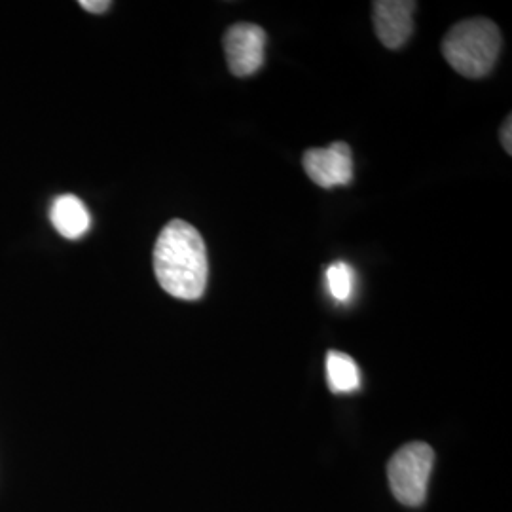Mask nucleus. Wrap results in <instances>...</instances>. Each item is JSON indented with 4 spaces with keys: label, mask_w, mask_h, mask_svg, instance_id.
<instances>
[{
    "label": "nucleus",
    "mask_w": 512,
    "mask_h": 512,
    "mask_svg": "<svg viewBox=\"0 0 512 512\" xmlns=\"http://www.w3.org/2000/svg\"><path fill=\"white\" fill-rule=\"evenodd\" d=\"M80 6L86 10V12H92V14H103V12H107L109 10L110 4L109 0H82L80 2Z\"/></svg>",
    "instance_id": "nucleus-10"
},
{
    "label": "nucleus",
    "mask_w": 512,
    "mask_h": 512,
    "mask_svg": "<svg viewBox=\"0 0 512 512\" xmlns=\"http://www.w3.org/2000/svg\"><path fill=\"white\" fill-rule=\"evenodd\" d=\"M327 287L336 302L346 304L351 300L355 287V274L346 262H334L327 270Z\"/></svg>",
    "instance_id": "nucleus-9"
},
{
    "label": "nucleus",
    "mask_w": 512,
    "mask_h": 512,
    "mask_svg": "<svg viewBox=\"0 0 512 512\" xmlns=\"http://www.w3.org/2000/svg\"><path fill=\"white\" fill-rule=\"evenodd\" d=\"M501 52V33L492 19L459 21L442 40V55L467 78H482L494 69Z\"/></svg>",
    "instance_id": "nucleus-2"
},
{
    "label": "nucleus",
    "mask_w": 512,
    "mask_h": 512,
    "mask_svg": "<svg viewBox=\"0 0 512 512\" xmlns=\"http://www.w3.org/2000/svg\"><path fill=\"white\" fill-rule=\"evenodd\" d=\"M52 224L67 239L82 238L90 230V213L76 196H59L52 205Z\"/></svg>",
    "instance_id": "nucleus-7"
},
{
    "label": "nucleus",
    "mask_w": 512,
    "mask_h": 512,
    "mask_svg": "<svg viewBox=\"0 0 512 512\" xmlns=\"http://www.w3.org/2000/svg\"><path fill=\"white\" fill-rule=\"evenodd\" d=\"M511 122V116H507V120H505V124H503V128H501V145L507 150V154H512Z\"/></svg>",
    "instance_id": "nucleus-11"
},
{
    "label": "nucleus",
    "mask_w": 512,
    "mask_h": 512,
    "mask_svg": "<svg viewBox=\"0 0 512 512\" xmlns=\"http://www.w3.org/2000/svg\"><path fill=\"white\" fill-rule=\"evenodd\" d=\"M304 169L321 188L349 186L353 181V156L348 143H332L327 148H310L302 158Z\"/></svg>",
    "instance_id": "nucleus-5"
},
{
    "label": "nucleus",
    "mask_w": 512,
    "mask_h": 512,
    "mask_svg": "<svg viewBox=\"0 0 512 512\" xmlns=\"http://www.w3.org/2000/svg\"><path fill=\"white\" fill-rule=\"evenodd\" d=\"M327 382L336 395H348L361 387V370L353 357L342 351L327 353Z\"/></svg>",
    "instance_id": "nucleus-8"
},
{
    "label": "nucleus",
    "mask_w": 512,
    "mask_h": 512,
    "mask_svg": "<svg viewBox=\"0 0 512 512\" xmlns=\"http://www.w3.org/2000/svg\"><path fill=\"white\" fill-rule=\"evenodd\" d=\"M418 4L412 0H376L372 2V19L378 40L389 50H399L414 33V12Z\"/></svg>",
    "instance_id": "nucleus-6"
},
{
    "label": "nucleus",
    "mask_w": 512,
    "mask_h": 512,
    "mask_svg": "<svg viewBox=\"0 0 512 512\" xmlns=\"http://www.w3.org/2000/svg\"><path fill=\"white\" fill-rule=\"evenodd\" d=\"M154 274L165 293L179 300H200L209 277L202 234L186 220H171L154 245Z\"/></svg>",
    "instance_id": "nucleus-1"
},
{
    "label": "nucleus",
    "mask_w": 512,
    "mask_h": 512,
    "mask_svg": "<svg viewBox=\"0 0 512 512\" xmlns=\"http://www.w3.org/2000/svg\"><path fill=\"white\" fill-rule=\"evenodd\" d=\"M266 31L255 23H236L224 33V55L230 73L251 76L264 65Z\"/></svg>",
    "instance_id": "nucleus-4"
},
{
    "label": "nucleus",
    "mask_w": 512,
    "mask_h": 512,
    "mask_svg": "<svg viewBox=\"0 0 512 512\" xmlns=\"http://www.w3.org/2000/svg\"><path fill=\"white\" fill-rule=\"evenodd\" d=\"M433 465L435 452L425 442H410L391 458L387 465L389 488L401 505L418 509L425 503Z\"/></svg>",
    "instance_id": "nucleus-3"
}]
</instances>
